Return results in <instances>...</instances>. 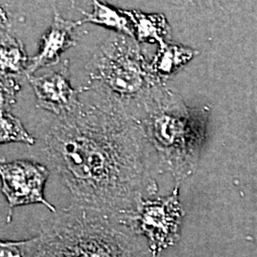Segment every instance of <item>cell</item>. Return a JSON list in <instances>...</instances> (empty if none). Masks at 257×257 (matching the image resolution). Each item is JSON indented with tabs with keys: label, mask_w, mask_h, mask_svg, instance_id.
<instances>
[{
	"label": "cell",
	"mask_w": 257,
	"mask_h": 257,
	"mask_svg": "<svg viewBox=\"0 0 257 257\" xmlns=\"http://www.w3.org/2000/svg\"><path fill=\"white\" fill-rule=\"evenodd\" d=\"M43 145L77 207L110 215L130 227L141 202L158 191L150 172L149 142L141 121L108 96L55 116Z\"/></svg>",
	"instance_id": "1"
},
{
	"label": "cell",
	"mask_w": 257,
	"mask_h": 257,
	"mask_svg": "<svg viewBox=\"0 0 257 257\" xmlns=\"http://www.w3.org/2000/svg\"><path fill=\"white\" fill-rule=\"evenodd\" d=\"M142 105L145 116L140 121L156 150L160 171L176 181L193 175L207 140L209 110L187 107L164 85L155 87Z\"/></svg>",
	"instance_id": "2"
},
{
	"label": "cell",
	"mask_w": 257,
	"mask_h": 257,
	"mask_svg": "<svg viewBox=\"0 0 257 257\" xmlns=\"http://www.w3.org/2000/svg\"><path fill=\"white\" fill-rule=\"evenodd\" d=\"M39 235L38 257H153L147 242L128 226L75 205L55 212Z\"/></svg>",
	"instance_id": "3"
},
{
	"label": "cell",
	"mask_w": 257,
	"mask_h": 257,
	"mask_svg": "<svg viewBox=\"0 0 257 257\" xmlns=\"http://www.w3.org/2000/svg\"><path fill=\"white\" fill-rule=\"evenodd\" d=\"M90 84L82 91L98 88L103 94L125 104L144 101L158 82L150 68L138 42L120 35L107 39L97 48L89 65Z\"/></svg>",
	"instance_id": "4"
},
{
	"label": "cell",
	"mask_w": 257,
	"mask_h": 257,
	"mask_svg": "<svg viewBox=\"0 0 257 257\" xmlns=\"http://www.w3.org/2000/svg\"><path fill=\"white\" fill-rule=\"evenodd\" d=\"M184 214L179 189L175 187L168 196L145 198L130 228L147 242L153 257H159L163 250L178 242Z\"/></svg>",
	"instance_id": "5"
},
{
	"label": "cell",
	"mask_w": 257,
	"mask_h": 257,
	"mask_svg": "<svg viewBox=\"0 0 257 257\" xmlns=\"http://www.w3.org/2000/svg\"><path fill=\"white\" fill-rule=\"evenodd\" d=\"M1 191L9 205V215L17 207L42 204L53 213L54 205L44 195V188L50 171L46 166L30 160L1 162Z\"/></svg>",
	"instance_id": "6"
},
{
	"label": "cell",
	"mask_w": 257,
	"mask_h": 257,
	"mask_svg": "<svg viewBox=\"0 0 257 257\" xmlns=\"http://www.w3.org/2000/svg\"><path fill=\"white\" fill-rule=\"evenodd\" d=\"M29 83L33 88L37 105L41 109L61 116L77 110L82 102L79 99L81 91L75 90L66 60L56 70L41 75H29Z\"/></svg>",
	"instance_id": "7"
},
{
	"label": "cell",
	"mask_w": 257,
	"mask_h": 257,
	"mask_svg": "<svg viewBox=\"0 0 257 257\" xmlns=\"http://www.w3.org/2000/svg\"><path fill=\"white\" fill-rule=\"evenodd\" d=\"M81 25V20L63 19L55 10L53 22L41 37L37 55L30 58L26 76L33 75L42 68L57 64L65 51L75 45L76 30Z\"/></svg>",
	"instance_id": "8"
},
{
	"label": "cell",
	"mask_w": 257,
	"mask_h": 257,
	"mask_svg": "<svg viewBox=\"0 0 257 257\" xmlns=\"http://www.w3.org/2000/svg\"><path fill=\"white\" fill-rule=\"evenodd\" d=\"M29 64L30 58L24 47L20 40L13 35L8 15L1 8V74L15 76L20 74L26 75Z\"/></svg>",
	"instance_id": "9"
},
{
	"label": "cell",
	"mask_w": 257,
	"mask_h": 257,
	"mask_svg": "<svg viewBox=\"0 0 257 257\" xmlns=\"http://www.w3.org/2000/svg\"><path fill=\"white\" fill-rule=\"evenodd\" d=\"M123 12L132 23L134 38L138 43H157L160 46L168 42L171 28L163 15L146 14L137 10H123Z\"/></svg>",
	"instance_id": "10"
},
{
	"label": "cell",
	"mask_w": 257,
	"mask_h": 257,
	"mask_svg": "<svg viewBox=\"0 0 257 257\" xmlns=\"http://www.w3.org/2000/svg\"><path fill=\"white\" fill-rule=\"evenodd\" d=\"M195 55L196 51L189 47L166 42L158 48L150 68L158 82L164 84L166 79L190 62Z\"/></svg>",
	"instance_id": "11"
},
{
	"label": "cell",
	"mask_w": 257,
	"mask_h": 257,
	"mask_svg": "<svg viewBox=\"0 0 257 257\" xmlns=\"http://www.w3.org/2000/svg\"><path fill=\"white\" fill-rule=\"evenodd\" d=\"M92 11L88 13L83 10L78 11L84 16L81 20L83 23H92L102 27L108 28L117 32L119 35H124L134 38V30L128 17L123 10L113 8L105 4L100 0H91Z\"/></svg>",
	"instance_id": "12"
},
{
	"label": "cell",
	"mask_w": 257,
	"mask_h": 257,
	"mask_svg": "<svg viewBox=\"0 0 257 257\" xmlns=\"http://www.w3.org/2000/svg\"><path fill=\"white\" fill-rule=\"evenodd\" d=\"M0 142L2 145L18 142L34 146L37 140L28 133L19 118L15 116L9 110H1Z\"/></svg>",
	"instance_id": "13"
},
{
	"label": "cell",
	"mask_w": 257,
	"mask_h": 257,
	"mask_svg": "<svg viewBox=\"0 0 257 257\" xmlns=\"http://www.w3.org/2000/svg\"><path fill=\"white\" fill-rule=\"evenodd\" d=\"M41 238L36 237L19 241H1L0 257H38Z\"/></svg>",
	"instance_id": "14"
},
{
	"label": "cell",
	"mask_w": 257,
	"mask_h": 257,
	"mask_svg": "<svg viewBox=\"0 0 257 257\" xmlns=\"http://www.w3.org/2000/svg\"><path fill=\"white\" fill-rule=\"evenodd\" d=\"M20 84L15 75L1 74V110H10L17 101Z\"/></svg>",
	"instance_id": "15"
},
{
	"label": "cell",
	"mask_w": 257,
	"mask_h": 257,
	"mask_svg": "<svg viewBox=\"0 0 257 257\" xmlns=\"http://www.w3.org/2000/svg\"><path fill=\"white\" fill-rule=\"evenodd\" d=\"M176 5H193L199 7H213L219 5L223 0H168Z\"/></svg>",
	"instance_id": "16"
}]
</instances>
